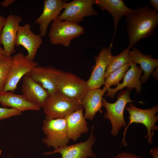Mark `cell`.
Returning a JSON list of instances; mask_svg holds the SVG:
<instances>
[{
  "instance_id": "8992f818",
  "label": "cell",
  "mask_w": 158,
  "mask_h": 158,
  "mask_svg": "<svg viewBox=\"0 0 158 158\" xmlns=\"http://www.w3.org/2000/svg\"><path fill=\"white\" fill-rule=\"evenodd\" d=\"M89 90L86 81L61 70L57 80V91L70 99L82 102Z\"/></svg>"
},
{
  "instance_id": "6da1fadb",
  "label": "cell",
  "mask_w": 158,
  "mask_h": 158,
  "mask_svg": "<svg viewBox=\"0 0 158 158\" xmlns=\"http://www.w3.org/2000/svg\"><path fill=\"white\" fill-rule=\"evenodd\" d=\"M126 31L130 49L139 41L154 33L158 25V11L148 6L138 7L126 16Z\"/></svg>"
},
{
  "instance_id": "d6a6232c",
  "label": "cell",
  "mask_w": 158,
  "mask_h": 158,
  "mask_svg": "<svg viewBox=\"0 0 158 158\" xmlns=\"http://www.w3.org/2000/svg\"><path fill=\"white\" fill-rule=\"evenodd\" d=\"M4 50L3 48L0 46V56L3 55Z\"/></svg>"
},
{
  "instance_id": "277c9868",
  "label": "cell",
  "mask_w": 158,
  "mask_h": 158,
  "mask_svg": "<svg viewBox=\"0 0 158 158\" xmlns=\"http://www.w3.org/2000/svg\"><path fill=\"white\" fill-rule=\"evenodd\" d=\"M84 28L78 24L57 19L51 23L49 33L51 43L69 47L73 39L83 34Z\"/></svg>"
},
{
  "instance_id": "9a60e30c",
  "label": "cell",
  "mask_w": 158,
  "mask_h": 158,
  "mask_svg": "<svg viewBox=\"0 0 158 158\" xmlns=\"http://www.w3.org/2000/svg\"><path fill=\"white\" fill-rule=\"evenodd\" d=\"M67 2V0H44L43 1V11L35 21V23L40 25V35L42 37L47 35L49 23L57 19Z\"/></svg>"
},
{
  "instance_id": "9c48e42d",
  "label": "cell",
  "mask_w": 158,
  "mask_h": 158,
  "mask_svg": "<svg viewBox=\"0 0 158 158\" xmlns=\"http://www.w3.org/2000/svg\"><path fill=\"white\" fill-rule=\"evenodd\" d=\"M93 0H74L66 3L57 19L78 24L85 17L98 15L93 7Z\"/></svg>"
},
{
  "instance_id": "836d02e7",
  "label": "cell",
  "mask_w": 158,
  "mask_h": 158,
  "mask_svg": "<svg viewBox=\"0 0 158 158\" xmlns=\"http://www.w3.org/2000/svg\"><path fill=\"white\" fill-rule=\"evenodd\" d=\"M2 153V150H0V156L1 155V154Z\"/></svg>"
},
{
  "instance_id": "ba28073f",
  "label": "cell",
  "mask_w": 158,
  "mask_h": 158,
  "mask_svg": "<svg viewBox=\"0 0 158 158\" xmlns=\"http://www.w3.org/2000/svg\"><path fill=\"white\" fill-rule=\"evenodd\" d=\"M39 63L27 59L23 54L19 52L12 56V61L3 92H14L21 78L30 72Z\"/></svg>"
},
{
  "instance_id": "44dd1931",
  "label": "cell",
  "mask_w": 158,
  "mask_h": 158,
  "mask_svg": "<svg viewBox=\"0 0 158 158\" xmlns=\"http://www.w3.org/2000/svg\"><path fill=\"white\" fill-rule=\"evenodd\" d=\"M0 103L4 107H8L22 112L26 111H40L41 108L26 100L22 95L16 94L13 92H2L0 93Z\"/></svg>"
},
{
  "instance_id": "52a82bcc",
  "label": "cell",
  "mask_w": 158,
  "mask_h": 158,
  "mask_svg": "<svg viewBox=\"0 0 158 158\" xmlns=\"http://www.w3.org/2000/svg\"><path fill=\"white\" fill-rule=\"evenodd\" d=\"M129 107L125 109L129 112L130 116L128 118L130 120L123 132V137L121 143H123L125 146L127 145L125 141V136L127 129L130 125L133 123H140L144 125L146 127L147 134L146 138L148 136L147 142L148 143H152V140L153 136L151 131L153 133L154 130L158 128L155 125L158 120V115H155L158 111V105H156L151 108L143 109L138 108L131 104H128Z\"/></svg>"
},
{
  "instance_id": "e0dca14e",
  "label": "cell",
  "mask_w": 158,
  "mask_h": 158,
  "mask_svg": "<svg viewBox=\"0 0 158 158\" xmlns=\"http://www.w3.org/2000/svg\"><path fill=\"white\" fill-rule=\"evenodd\" d=\"M130 68L126 73L123 83H120L114 88H110L107 91L106 97H109L113 98L119 90H121L124 87L131 90L135 89L137 93H140L141 90V83L140 77L143 71L140 67L137 66L136 64L132 62Z\"/></svg>"
},
{
  "instance_id": "4dcf8cb0",
  "label": "cell",
  "mask_w": 158,
  "mask_h": 158,
  "mask_svg": "<svg viewBox=\"0 0 158 158\" xmlns=\"http://www.w3.org/2000/svg\"><path fill=\"white\" fill-rule=\"evenodd\" d=\"M6 20V18L0 15V35Z\"/></svg>"
},
{
  "instance_id": "4316f807",
  "label": "cell",
  "mask_w": 158,
  "mask_h": 158,
  "mask_svg": "<svg viewBox=\"0 0 158 158\" xmlns=\"http://www.w3.org/2000/svg\"><path fill=\"white\" fill-rule=\"evenodd\" d=\"M141 156H137L133 154L123 152L118 154L114 158H142Z\"/></svg>"
},
{
  "instance_id": "d4e9b609",
  "label": "cell",
  "mask_w": 158,
  "mask_h": 158,
  "mask_svg": "<svg viewBox=\"0 0 158 158\" xmlns=\"http://www.w3.org/2000/svg\"><path fill=\"white\" fill-rule=\"evenodd\" d=\"M12 61V56H0V93L3 91Z\"/></svg>"
},
{
  "instance_id": "5bb4252c",
  "label": "cell",
  "mask_w": 158,
  "mask_h": 158,
  "mask_svg": "<svg viewBox=\"0 0 158 158\" xmlns=\"http://www.w3.org/2000/svg\"><path fill=\"white\" fill-rule=\"evenodd\" d=\"M61 71L50 65L45 67L37 66L27 74L47 90L50 95L57 91V80Z\"/></svg>"
},
{
  "instance_id": "484cf974",
  "label": "cell",
  "mask_w": 158,
  "mask_h": 158,
  "mask_svg": "<svg viewBox=\"0 0 158 158\" xmlns=\"http://www.w3.org/2000/svg\"><path fill=\"white\" fill-rule=\"evenodd\" d=\"M22 112L13 108L0 107V120L9 118L13 116H20Z\"/></svg>"
},
{
  "instance_id": "3957f363",
  "label": "cell",
  "mask_w": 158,
  "mask_h": 158,
  "mask_svg": "<svg viewBox=\"0 0 158 158\" xmlns=\"http://www.w3.org/2000/svg\"><path fill=\"white\" fill-rule=\"evenodd\" d=\"M131 90L127 88L121 91L118 95L117 101L114 103H110L104 98H102V106L107 111L104 118L110 120L112 127L111 133L114 136L117 135L122 127L126 126L128 125L124 119L123 113L127 104L133 101L130 98Z\"/></svg>"
},
{
  "instance_id": "ac0fdd59",
  "label": "cell",
  "mask_w": 158,
  "mask_h": 158,
  "mask_svg": "<svg viewBox=\"0 0 158 158\" xmlns=\"http://www.w3.org/2000/svg\"><path fill=\"white\" fill-rule=\"evenodd\" d=\"M94 4L102 11H106L112 16L114 20V37L118 23L123 16L132 13L134 9L128 7L122 0H93Z\"/></svg>"
},
{
  "instance_id": "f1b7e54d",
  "label": "cell",
  "mask_w": 158,
  "mask_h": 158,
  "mask_svg": "<svg viewBox=\"0 0 158 158\" xmlns=\"http://www.w3.org/2000/svg\"><path fill=\"white\" fill-rule=\"evenodd\" d=\"M149 4L152 6L154 9L158 11V0H150L149 1Z\"/></svg>"
},
{
  "instance_id": "83f0119b",
  "label": "cell",
  "mask_w": 158,
  "mask_h": 158,
  "mask_svg": "<svg viewBox=\"0 0 158 158\" xmlns=\"http://www.w3.org/2000/svg\"><path fill=\"white\" fill-rule=\"evenodd\" d=\"M15 1V0H5L0 3V5L6 7L13 4Z\"/></svg>"
},
{
  "instance_id": "603a6c76",
  "label": "cell",
  "mask_w": 158,
  "mask_h": 158,
  "mask_svg": "<svg viewBox=\"0 0 158 158\" xmlns=\"http://www.w3.org/2000/svg\"><path fill=\"white\" fill-rule=\"evenodd\" d=\"M130 49L128 47L123 50L118 55L112 56L105 71V79L114 70L127 63L132 62L129 54Z\"/></svg>"
},
{
  "instance_id": "2e32d148",
  "label": "cell",
  "mask_w": 158,
  "mask_h": 158,
  "mask_svg": "<svg viewBox=\"0 0 158 158\" xmlns=\"http://www.w3.org/2000/svg\"><path fill=\"white\" fill-rule=\"evenodd\" d=\"M21 91L22 95L26 100L41 108L49 95L47 90L28 74L23 77Z\"/></svg>"
},
{
  "instance_id": "30bf717a",
  "label": "cell",
  "mask_w": 158,
  "mask_h": 158,
  "mask_svg": "<svg viewBox=\"0 0 158 158\" xmlns=\"http://www.w3.org/2000/svg\"><path fill=\"white\" fill-rule=\"evenodd\" d=\"M112 41L109 47L104 46L98 55L94 57L95 64L89 79L86 81L89 90L100 88L105 82V74L112 56Z\"/></svg>"
},
{
  "instance_id": "e575fe53",
  "label": "cell",
  "mask_w": 158,
  "mask_h": 158,
  "mask_svg": "<svg viewBox=\"0 0 158 158\" xmlns=\"http://www.w3.org/2000/svg\"></svg>"
},
{
  "instance_id": "5b68a950",
  "label": "cell",
  "mask_w": 158,
  "mask_h": 158,
  "mask_svg": "<svg viewBox=\"0 0 158 158\" xmlns=\"http://www.w3.org/2000/svg\"><path fill=\"white\" fill-rule=\"evenodd\" d=\"M42 130L46 137L42 141L48 147L55 149L68 145L70 140L65 118H45L43 121Z\"/></svg>"
},
{
  "instance_id": "7c38bea8",
  "label": "cell",
  "mask_w": 158,
  "mask_h": 158,
  "mask_svg": "<svg viewBox=\"0 0 158 158\" xmlns=\"http://www.w3.org/2000/svg\"><path fill=\"white\" fill-rule=\"evenodd\" d=\"M23 18L10 14L6 18L0 35V44L4 46L3 55L10 57L15 51V42L20 23Z\"/></svg>"
},
{
  "instance_id": "7402d4cb",
  "label": "cell",
  "mask_w": 158,
  "mask_h": 158,
  "mask_svg": "<svg viewBox=\"0 0 158 158\" xmlns=\"http://www.w3.org/2000/svg\"><path fill=\"white\" fill-rule=\"evenodd\" d=\"M130 55L132 62L139 64L144 74L140 78L142 83H144L149 79L154 70L158 66V59L152 58L151 55H147L142 53L136 47L130 51Z\"/></svg>"
},
{
  "instance_id": "f546056e",
  "label": "cell",
  "mask_w": 158,
  "mask_h": 158,
  "mask_svg": "<svg viewBox=\"0 0 158 158\" xmlns=\"http://www.w3.org/2000/svg\"><path fill=\"white\" fill-rule=\"evenodd\" d=\"M150 154L153 156V158H158V148L157 147L150 150Z\"/></svg>"
},
{
  "instance_id": "8fae6325",
  "label": "cell",
  "mask_w": 158,
  "mask_h": 158,
  "mask_svg": "<svg viewBox=\"0 0 158 158\" xmlns=\"http://www.w3.org/2000/svg\"><path fill=\"white\" fill-rule=\"evenodd\" d=\"M94 126L92 125V131L88 139L84 142L67 145L55 149L52 151L43 154L51 155L60 153L62 158H86L87 157H96V155L92 152V146L96 140L94 135Z\"/></svg>"
},
{
  "instance_id": "cb8c5ba5",
  "label": "cell",
  "mask_w": 158,
  "mask_h": 158,
  "mask_svg": "<svg viewBox=\"0 0 158 158\" xmlns=\"http://www.w3.org/2000/svg\"><path fill=\"white\" fill-rule=\"evenodd\" d=\"M132 62L127 63L114 70L105 79L103 90L105 93L112 85L117 86L124 77L126 72L130 67Z\"/></svg>"
},
{
  "instance_id": "1f68e13d",
  "label": "cell",
  "mask_w": 158,
  "mask_h": 158,
  "mask_svg": "<svg viewBox=\"0 0 158 158\" xmlns=\"http://www.w3.org/2000/svg\"><path fill=\"white\" fill-rule=\"evenodd\" d=\"M158 67H156L155 70L153 71L152 73V76L155 78L157 80H158Z\"/></svg>"
},
{
  "instance_id": "4fadbf2b",
  "label": "cell",
  "mask_w": 158,
  "mask_h": 158,
  "mask_svg": "<svg viewBox=\"0 0 158 158\" xmlns=\"http://www.w3.org/2000/svg\"><path fill=\"white\" fill-rule=\"evenodd\" d=\"M43 42L40 34H35L31 30L29 24L26 23L20 26L15 42V46H23L28 51L25 56L28 60L34 61L38 49Z\"/></svg>"
},
{
  "instance_id": "ffe728a7",
  "label": "cell",
  "mask_w": 158,
  "mask_h": 158,
  "mask_svg": "<svg viewBox=\"0 0 158 158\" xmlns=\"http://www.w3.org/2000/svg\"><path fill=\"white\" fill-rule=\"evenodd\" d=\"M104 93L103 89L100 88L88 91L82 101L86 119L92 121L97 112L102 113V99Z\"/></svg>"
},
{
  "instance_id": "d6986e66",
  "label": "cell",
  "mask_w": 158,
  "mask_h": 158,
  "mask_svg": "<svg viewBox=\"0 0 158 158\" xmlns=\"http://www.w3.org/2000/svg\"><path fill=\"white\" fill-rule=\"evenodd\" d=\"M82 107L75 111L65 118L67 123V130L70 140H77L83 134L86 133L88 128Z\"/></svg>"
},
{
  "instance_id": "7a4b0ae2",
  "label": "cell",
  "mask_w": 158,
  "mask_h": 158,
  "mask_svg": "<svg viewBox=\"0 0 158 158\" xmlns=\"http://www.w3.org/2000/svg\"><path fill=\"white\" fill-rule=\"evenodd\" d=\"M83 107L82 102L70 99L57 91L49 95L42 108L47 119L65 118Z\"/></svg>"
}]
</instances>
